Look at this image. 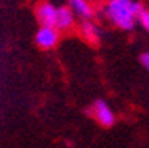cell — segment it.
<instances>
[{"mask_svg":"<svg viewBox=\"0 0 149 148\" xmlns=\"http://www.w3.org/2000/svg\"><path fill=\"white\" fill-rule=\"evenodd\" d=\"M141 63L149 70V51H148V52H144V54L141 56Z\"/></svg>","mask_w":149,"mask_h":148,"instance_id":"9","label":"cell"},{"mask_svg":"<svg viewBox=\"0 0 149 148\" xmlns=\"http://www.w3.org/2000/svg\"><path fill=\"white\" fill-rule=\"evenodd\" d=\"M93 116L102 127H112L115 124V114L105 101L97 99L93 104Z\"/></svg>","mask_w":149,"mask_h":148,"instance_id":"2","label":"cell"},{"mask_svg":"<svg viewBox=\"0 0 149 148\" xmlns=\"http://www.w3.org/2000/svg\"><path fill=\"white\" fill-rule=\"evenodd\" d=\"M58 41V31L55 26H41L36 33V42L42 49H52Z\"/></svg>","mask_w":149,"mask_h":148,"instance_id":"3","label":"cell"},{"mask_svg":"<svg viewBox=\"0 0 149 148\" xmlns=\"http://www.w3.org/2000/svg\"><path fill=\"white\" fill-rule=\"evenodd\" d=\"M74 23V15L68 7H60L57 8V20H55V28L58 30H70Z\"/></svg>","mask_w":149,"mask_h":148,"instance_id":"6","label":"cell"},{"mask_svg":"<svg viewBox=\"0 0 149 148\" xmlns=\"http://www.w3.org/2000/svg\"><path fill=\"white\" fill-rule=\"evenodd\" d=\"M141 11L143 7L133 0H109L105 7L109 20L122 30H131Z\"/></svg>","mask_w":149,"mask_h":148,"instance_id":"1","label":"cell"},{"mask_svg":"<svg viewBox=\"0 0 149 148\" xmlns=\"http://www.w3.org/2000/svg\"><path fill=\"white\" fill-rule=\"evenodd\" d=\"M139 23H141V26L144 28L146 31H149V10H144L143 8V11L139 13Z\"/></svg>","mask_w":149,"mask_h":148,"instance_id":"8","label":"cell"},{"mask_svg":"<svg viewBox=\"0 0 149 148\" xmlns=\"http://www.w3.org/2000/svg\"><path fill=\"white\" fill-rule=\"evenodd\" d=\"M68 4H70V10L73 11V15L83 20H89L94 13L89 0H68Z\"/></svg>","mask_w":149,"mask_h":148,"instance_id":"5","label":"cell"},{"mask_svg":"<svg viewBox=\"0 0 149 148\" xmlns=\"http://www.w3.org/2000/svg\"><path fill=\"white\" fill-rule=\"evenodd\" d=\"M36 16L42 26H55L57 20V8L52 4L42 2L36 7Z\"/></svg>","mask_w":149,"mask_h":148,"instance_id":"4","label":"cell"},{"mask_svg":"<svg viewBox=\"0 0 149 148\" xmlns=\"http://www.w3.org/2000/svg\"><path fill=\"white\" fill-rule=\"evenodd\" d=\"M81 33H83V36L91 42H97V39H99V28H97L93 21H89V20H84V21H83Z\"/></svg>","mask_w":149,"mask_h":148,"instance_id":"7","label":"cell"}]
</instances>
